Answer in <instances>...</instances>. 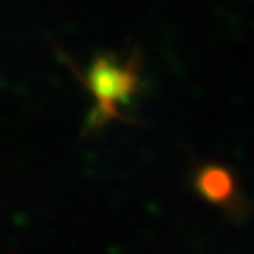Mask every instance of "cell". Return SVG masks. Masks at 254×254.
<instances>
[{"label":"cell","instance_id":"7a4b0ae2","mask_svg":"<svg viewBox=\"0 0 254 254\" xmlns=\"http://www.w3.org/2000/svg\"><path fill=\"white\" fill-rule=\"evenodd\" d=\"M198 190L204 198H208L210 202H226L232 196V176L218 166H208L198 174Z\"/></svg>","mask_w":254,"mask_h":254},{"label":"cell","instance_id":"6da1fadb","mask_svg":"<svg viewBox=\"0 0 254 254\" xmlns=\"http://www.w3.org/2000/svg\"><path fill=\"white\" fill-rule=\"evenodd\" d=\"M92 92L102 108L108 104H120L134 90V70L132 64H122L120 60H100L90 72Z\"/></svg>","mask_w":254,"mask_h":254}]
</instances>
